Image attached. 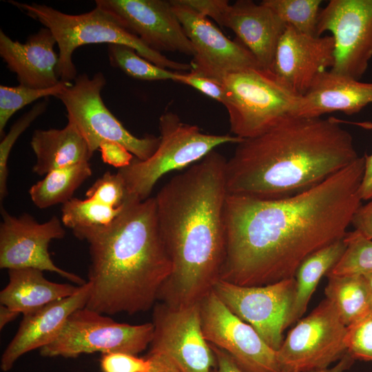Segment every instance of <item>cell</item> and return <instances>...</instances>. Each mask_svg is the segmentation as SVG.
<instances>
[{
    "mask_svg": "<svg viewBox=\"0 0 372 372\" xmlns=\"http://www.w3.org/2000/svg\"><path fill=\"white\" fill-rule=\"evenodd\" d=\"M364 156L296 195L261 199L227 194L220 279L260 286L294 278L311 254L344 238L362 205Z\"/></svg>",
    "mask_w": 372,
    "mask_h": 372,
    "instance_id": "obj_1",
    "label": "cell"
},
{
    "mask_svg": "<svg viewBox=\"0 0 372 372\" xmlns=\"http://www.w3.org/2000/svg\"><path fill=\"white\" fill-rule=\"evenodd\" d=\"M226 163L214 149L172 177L155 196L172 265L158 293L161 302L172 307L199 302L220 279L226 251Z\"/></svg>",
    "mask_w": 372,
    "mask_h": 372,
    "instance_id": "obj_2",
    "label": "cell"
},
{
    "mask_svg": "<svg viewBox=\"0 0 372 372\" xmlns=\"http://www.w3.org/2000/svg\"><path fill=\"white\" fill-rule=\"evenodd\" d=\"M236 145L226 163L227 193L261 199L309 190L359 157L352 135L334 116H287Z\"/></svg>",
    "mask_w": 372,
    "mask_h": 372,
    "instance_id": "obj_3",
    "label": "cell"
},
{
    "mask_svg": "<svg viewBox=\"0 0 372 372\" xmlns=\"http://www.w3.org/2000/svg\"><path fill=\"white\" fill-rule=\"evenodd\" d=\"M72 232L89 244L91 289L86 307L104 315H132L154 307L172 271L155 197L127 198L109 225Z\"/></svg>",
    "mask_w": 372,
    "mask_h": 372,
    "instance_id": "obj_4",
    "label": "cell"
},
{
    "mask_svg": "<svg viewBox=\"0 0 372 372\" xmlns=\"http://www.w3.org/2000/svg\"><path fill=\"white\" fill-rule=\"evenodd\" d=\"M9 2L51 31L59 47L57 75L65 83H71L77 76L72 61L74 50L83 45L92 43L127 45L161 68L176 71L192 70L190 64L172 61L149 48L123 27L112 14L99 7L96 6L85 13L70 14L43 4Z\"/></svg>",
    "mask_w": 372,
    "mask_h": 372,
    "instance_id": "obj_5",
    "label": "cell"
},
{
    "mask_svg": "<svg viewBox=\"0 0 372 372\" xmlns=\"http://www.w3.org/2000/svg\"><path fill=\"white\" fill-rule=\"evenodd\" d=\"M160 143L147 160L134 157L130 165L118 169L127 198L144 200L159 179L172 171L187 168L203 158L219 145L238 144L243 139L229 134L203 133L196 125L183 122L172 112L159 118Z\"/></svg>",
    "mask_w": 372,
    "mask_h": 372,
    "instance_id": "obj_6",
    "label": "cell"
},
{
    "mask_svg": "<svg viewBox=\"0 0 372 372\" xmlns=\"http://www.w3.org/2000/svg\"><path fill=\"white\" fill-rule=\"evenodd\" d=\"M222 83V104L228 113L231 132L242 139L260 135L293 116L302 97L262 68L229 74Z\"/></svg>",
    "mask_w": 372,
    "mask_h": 372,
    "instance_id": "obj_7",
    "label": "cell"
},
{
    "mask_svg": "<svg viewBox=\"0 0 372 372\" xmlns=\"http://www.w3.org/2000/svg\"><path fill=\"white\" fill-rule=\"evenodd\" d=\"M106 84L101 72L92 78L77 75L56 98L65 107L68 122L87 142L92 154L106 141L123 145L136 158L148 159L156 150L160 138L154 135L137 137L131 134L105 106L101 93Z\"/></svg>",
    "mask_w": 372,
    "mask_h": 372,
    "instance_id": "obj_8",
    "label": "cell"
},
{
    "mask_svg": "<svg viewBox=\"0 0 372 372\" xmlns=\"http://www.w3.org/2000/svg\"><path fill=\"white\" fill-rule=\"evenodd\" d=\"M152 322L130 324L85 307L74 311L50 344L40 349L44 357L77 358L83 353L121 352L138 355L149 347Z\"/></svg>",
    "mask_w": 372,
    "mask_h": 372,
    "instance_id": "obj_9",
    "label": "cell"
},
{
    "mask_svg": "<svg viewBox=\"0 0 372 372\" xmlns=\"http://www.w3.org/2000/svg\"><path fill=\"white\" fill-rule=\"evenodd\" d=\"M347 329L333 303L325 298L288 332L277 351L281 366L290 372L330 367L347 353Z\"/></svg>",
    "mask_w": 372,
    "mask_h": 372,
    "instance_id": "obj_10",
    "label": "cell"
},
{
    "mask_svg": "<svg viewBox=\"0 0 372 372\" xmlns=\"http://www.w3.org/2000/svg\"><path fill=\"white\" fill-rule=\"evenodd\" d=\"M212 290L271 349L276 351L280 349L284 340L283 332L290 326L296 294L295 278L260 286H240L218 280Z\"/></svg>",
    "mask_w": 372,
    "mask_h": 372,
    "instance_id": "obj_11",
    "label": "cell"
},
{
    "mask_svg": "<svg viewBox=\"0 0 372 372\" xmlns=\"http://www.w3.org/2000/svg\"><path fill=\"white\" fill-rule=\"evenodd\" d=\"M329 31L334 39L330 70L360 80L372 59V0H331L320 9L317 35Z\"/></svg>",
    "mask_w": 372,
    "mask_h": 372,
    "instance_id": "obj_12",
    "label": "cell"
},
{
    "mask_svg": "<svg viewBox=\"0 0 372 372\" xmlns=\"http://www.w3.org/2000/svg\"><path fill=\"white\" fill-rule=\"evenodd\" d=\"M148 353L170 358L183 372H212L215 355L204 337L200 302L182 307L155 304Z\"/></svg>",
    "mask_w": 372,
    "mask_h": 372,
    "instance_id": "obj_13",
    "label": "cell"
},
{
    "mask_svg": "<svg viewBox=\"0 0 372 372\" xmlns=\"http://www.w3.org/2000/svg\"><path fill=\"white\" fill-rule=\"evenodd\" d=\"M206 340L227 353L244 372H282L277 351L232 313L213 291L200 301Z\"/></svg>",
    "mask_w": 372,
    "mask_h": 372,
    "instance_id": "obj_14",
    "label": "cell"
},
{
    "mask_svg": "<svg viewBox=\"0 0 372 372\" xmlns=\"http://www.w3.org/2000/svg\"><path fill=\"white\" fill-rule=\"evenodd\" d=\"M170 2L194 48L191 72L222 83L229 74L261 68L253 54L240 41L225 37L208 17L184 0Z\"/></svg>",
    "mask_w": 372,
    "mask_h": 372,
    "instance_id": "obj_15",
    "label": "cell"
},
{
    "mask_svg": "<svg viewBox=\"0 0 372 372\" xmlns=\"http://www.w3.org/2000/svg\"><path fill=\"white\" fill-rule=\"evenodd\" d=\"M207 17L231 29L255 57L260 67L269 71L278 41L286 25L267 6L251 0H184Z\"/></svg>",
    "mask_w": 372,
    "mask_h": 372,
    "instance_id": "obj_16",
    "label": "cell"
},
{
    "mask_svg": "<svg viewBox=\"0 0 372 372\" xmlns=\"http://www.w3.org/2000/svg\"><path fill=\"white\" fill-rule=\"evenodd\" d=\"M0 268H34L54 272L79 286L86 282L80 276L57 267L52 261L49 244L65 235L62 222L56 216L40 223L25 213L19 217L1 207Z\"/></svg>",
    "mask_w": 372,
    "mask_h": 372,
    "instance_id": "obj_17",
    "label": "cell"
},
{
    "mask_svg": "<svg viewBox=\"0 0 372 372\" xmlns=\"http://www.w3.org/2000/svg\"><path fill=\"white\" fill-rule=\"evenodd\" d=\"M95 4L112 14L151 49L194 56V46L170 1L96 0Z\"/></svg>",
    "mask_w": 372,
    "mask_h": 372,
    "instance_id": "obj_18",
    "label": "cell"
},
{
    "mask_svg": "<svg viewBox=\"0 0 372 372\" xmlns=\"http://www.w3.org/2000/svg\"><path fill=\"white\" fill-rule=\"evenodd\" d=\"M334 52L331 35H308L286 25L269 71L290 91L303 96L319 74L331 69Z\"/></svg>",
    "mask_w": 372,
    "mask_h": 372,
    "instance_id": "obj_19",
    "label": "cell"
},
{
    "mask_svg": "<svg viewBox=\"0 0 372 372\" xmlns=\"http://www.w3.org/2000/svg\"><path fill=\"white\" fill-rule=\"evenodd\" d=\"M90 289V284L87 281L74 295L23 315L17 333L1 356V370L10 371L21 355L52 342L68 318L86 306Z\"/></svg>",
    "mask_w": 372,
    "mask_h": 372,
    "instance_id": "obj_20",
    "label": "cell"
},
{
    "mask_svg": "<svg viewBox=\"0 0 372 372\" xmlns=\"http://www.w3.org/2000/svg\"><path fill=\"white\" fill-rule=\"evenodd\" d=\"M56 41L47 28L30 35L25 43L13 41L0 31V55L20 85L34 89L54 87L61 81L57 75Z\"/></svg>",
    "mask_w": 372,
    "mask_h": 372,
    "instance_id": "obj_21",
    "label": "cell"
},
{
    "mask_svg": "<svg viewBox=\"0 0 372 372\" xmlns=\"http://www.w3.org/2000/svg\"><path fill=\"white\" fill-rule=\"evenodd\" d=\"M372 103V83L326 70L302 96L294 116L316 118L333 112L351 115Z\"/></svg>",
    "mask_w": 372,
    "mask_h": 372,
    "instance_id": "obj_22",
    "label": "cell"
},
{
    "mask_svg": "<svg viewBox=\"0 0 372 372\" xmlns=\"http://www.w3.org/2000/svg\"><path fill=\"white\" fill-rule=\"evenodd\" d=\"M8 277V285L0 292L1 304L23 315L70 297L80 287L51 282L43 271L34 268L9 269Z\"/></svg>",
    "mask_w": 372,
    "mask_h": 372,
    "instance_id": "obj_23",
    "label": "cell"
},
{
    "mask_svg": "<svg viewBox=\"0 0 372 372\" xmlns=\"http://www.w3.org/2000/svg\"><path fill=\"white\" fill-rule=\"evenodd\" d=\"M30 145L36 156L32 171L39 176L89 162L93 155L79 131L69 122L61 129L36 130Z\"/></svg>",
    "mask_w": 372,
    "mask_h": 372,
    "instance_id": "obj_24",
    "label": "cell"
},
{
    "mask_svg": "<svg viewBox=\"0 0 372 372\" xmlns=\"http://www.w3.org/2000/svg\"><path fill=\"white\" fill-rule=\"evenodd\" d=\"M345 249L342 238L315 251L300 264L294 276L296 294L290 325L298 321L305 313L320 280L339 261Z\"/></svg>",
    "mask_w": 372,
    "mask_h": 372,
    "instance_id": "obj_25",
    "label": "cell"
},
{
    "mask_svg": "<svg viewBox=\"0 0 372 372\" xmlns=\"http://www.w3.org/2000/svg\"><path fill=\"white\" fill-rule=\"evenodd\" d=\"M92 174L90 162L54 169L30 188V197L39 209L64 204Z\"/></svg>",
    "mask_w": 372,
    "mask_h": 372,
    "instance_id": "obj_26",
    "label": "cell"
},
{
    "mask_svg": "<svg viewBox=\"0 0 372 372\" xmlns=\"http://www.w3.org/2000/svg\"><path fill=\"white\" fill-rule=\"evenodd\" d=\"M327 276L326 298L333 303L347 327L369 313V293L362 274Z\"/></svg>",
    "mask_w": 372,
    "mask_h": 372,
    "instance_id": "obj_27",
    "label": "cell"
},
{
    "mask_svg": "<svg viewBox=\"0 0 372 372\" xmlns=\"http://www.w3.org/2000/svg\"><path fill=\"white\" fill-rule=\"evenodd\" d=\"M125 204L114 208L94 200L72 198L63 204L61 220L72 231L105 226L121 213Z\"/></svg>",
    "mask_w": 372,
    "mask_h": 372,
    "instance_id": "obj_28",
    "label": "cell"
},
{
    "mask_svg": "<svg viewBox=\"0 0 372 372\" xmlns=\"http://www.w3.org/2000/svg\"><path fill=\"white\" fill-rule=\"evenodd\" d=\"M108 56L111 65L118 68L128 76L143 81H178L179 72L161 68L140 56L127 45H108Z\"/></svg>",
    "mask_w": 372,
    "mask_h": 372,
    "instance_id": "obj_29",
    "label": "cell"
},
{
    "mask_svg": "<svg viewBox=\"0 0 372 372\" xmlns=\"http://www.w3.org/2000/svg\"><path fill=\"white\" fill-rule=\"evenodd\" d=\"M286 25L298 31L312 36L317 35V25L320 11V0H264Z\"/></svg>",
    "mask_w": 372,
    "mask_h": 372,
    "instance_id": "obj_30",
    "label": "cell"
},
{
    "mask_svg": "<svg viewBox=\"0 0 372 372\" xmlns=\"http://www.w3.org/2000/svg\"><path fill=\"white\" fill-rule=\"evenodd\" d=\"M344 240V252L327 276L364 274L372 271V240L353 231L347 233Z\"/></svg>",
    "mask_w": 372,
    "mask_h": 372,
    "instance_id": "obj_31",
    "label": "cell"
},
{
    "mask_svg": "<svg viewBox=\"0 0 372 372\" xmlns=\"http://www.w3.org/2000/svg\"><path fill=\"white\" fill-rule=\"evenodd\" d=\"M70 83L61 81L57 85L45 89H34L21 85L0 86V135L11 116L24 106L50 96H57Z\"/></svg>",
    "mask_w": 372,
    "mask_h": 372,
    "instance_id": "obj_32",
    "label": "cell"
},
{
    "mask_svg": "<svg viewBox=\"0 0 372 372\" xmlns=\"http://www.w3.org/2000/svg\"><path fill=\"white\" fill-rule=\"evenodd\" d=\"M48 106L46 101L37 103L30 111L23 115L11 127L9 132L0 143V200L2 202L8 195L7 181L8 177V158L11 149L19 136L43 112Z\"/></svg>",
    "mask_w": 372,
    "mask_h": 372,
    "instance_id": "obj_33",
    "label": "cell"
},
{
    "mask_svg": "<svg viewBox=\"0 0 372 372\" xmlns=\"http://www.w3.org/2000/svg\"><path fill=\"white\" fill-rule=\"evenodd\" d=\"M85 196L86 198L118 208L125 203L127 193L120 174L106 172L90 187Z\"/></svg>",
    "mask_w": 372,
    "mask_h": 372,
    "instance_id": "obj_34",
    "label": "cell"
},
{
    "mask_svg": "<svg viewBox=\"0 0 372 372\" xmlns=\"http://www.w3.org/2000/svg\"><path fill=\"white\" fill-rule=\"evenodd\" d=\"M345 344L355 360L372 362V312L347 327Z\"/></svg>",
    "mask_w": 372,
    "mask_h": 372,
    "instance_id": "obj_35",
    "label": "cell"
},
{
    "mask_svg": "<svg viewBox=\"0 0 372 372\" xmlns=\"http://www.w3.org/2000/svg\"><path fill=\"white\" fill-rule=\"evenodd\" d=\"M101 368L102 372H151L153 364L147 357L114 352L102 354Z\"/></svg>",
    "mask_w": 372,
    "mask_h": 372,
    "instance_id": "obj_36",
    "label": "cell"
},
{
    "mask_svg": "<svg viewBox=\"0 0 372 372\" xmlns=\"http://www.w3.org/2000/svg\"><path fill=\"white\" fill-rule=\"evenodd\" d=\"M177 82L190 85L219 103L223 102L224 89L219 81L189 72L179 73Z\"/></svg>",
    "mask_w": 372,
    "mask_h": 372,
    "instance_id": "obj_37",
    "label": "cell"
},
{
    "mask_svg": "<svg viewBox=\"0 0 372 372\" xmlns=\"http://www.w3.org/2000/svg\"><path fill=\"white\" fill-rule=\"evenodd\" d=\"M99 150L104 163L118 169L127 167L134 158V156L127 148L114 141L102 142Z\"/></svg>",
    "mask_w": 372,
    "mask_h": 372,
    "instance_id": "obj_38",
    "label": "cell"
},
{
    "mask_svg": "<svg viewBox=\"0 0 372 372\" xmlns=\"http://www.w3.org/2000/svg\"><path fill=\"white\" fill-rule=\"evenodd\" d=\"M342 124H350L367 130H372L371 121H349L338 118ZM364 156V169L360 186V195L362 200H372V154Z\"/></svg>",
    "mask_w": 372,
    "mask_h": 372,
    "instance_id": "obj_39",
    "label": "cell"
},
{
    "mask_svg": "<svg viewBox=\"0 0 372 372\" xmlns=\"http://www.w3.org/2000/svg\"><path fill=\"white\" fill-rule=\"evenodd\" d=\"M351 225L354 231L372 240V200L360 206L353 216Z\"/></svg>",
    "mask_w": 372,
    "mask_h": 372,
    "instance_id": "obj_40",
    "label": "cell"
},
{
    "mask_svg": "<svg viewBox=\"0 0 372 372\" xmlns=\"http://www.w3.org/2000/svg\"><path fill=\"white\" fill-rule=\"evenodd\" d=\"M216 358V366L212 372H244L233 358L220 348L209 344ZM282 372H290L284 369Z\"/></svg>",
    "mask_w": 372,
    "mask_h": 372,
    "instance_id": "obj_41",
    "label": "cell"
},
{
    "mask_svg": "<svg viewBox=\"0 0 372 372\" xmlns=\"http://www.w3.org/2000/svg\"><path fill=\"white\" fill-rule=\"evenodd\" d=\"M153 364L151 372H183L170 358L160 354H149L145 356Z\"/></svg>",
    "mask_w": 372,
    "mask_h": 372,
    "instance_id": "obj_42",
    "label": "cell"
},
{
    "mask_svg": "<svg viewBox=\"0 0 372 372\" xmlns=\"http://www.w3.org/2000/svg\"><path fill=\"white\" fill-rule=\"evenodd\" d=\"M354 362L355 360L347 352L333 366L309 372H345L353 365Z\"/></svg>",
    "mask_w": 372,
    "mask_h": 372,
    "instance_id": "obj_43",
    "label": "cell"
},
{
    "mask_svg": "<svg viewBox=\"0 0 372 372\" xmlns=\"http://www.w3.org/2000/svg\"><path fill=\"white\" fill-rule=\"evenodd\" d=\"M20 314L18 311L12 310L6 306L1 304L0 307V329H2L8 323L15 320Z\"/></svg>",
    "mask_w": 372,
    "mask_h": 372,
    "instance_id": "obj_44",
    "label": "cell"
},
{
    "mask_svg": "<svg viewBox=\"0 0 372 372\" xmlns=\"http://www.w3.org/2000/svg\"><path fill=\"white\" fill-rule=\"evenodd\" d=\"M362 275L365 279L368 289L370 313L372 312V271L365 273Z\"/></svg>",
    "mask_w": 372,
    "mask_h": 372,
    "instance_id": "obj_45",
    "label": "cell"
}]
</instances>
